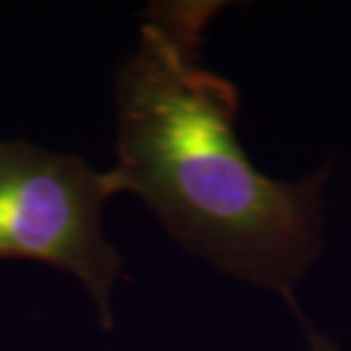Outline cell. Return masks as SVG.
<instances>
[{
    "instance_id": "1",
    "label": "cell",
    "mask_w": 351,
    "mask_h": 351,
    "mask_svg": "<svg viewBox=\"0 0 351 351\" xmlns=\"http://www.w3.org/2000/svg\"><path fill=\"white\" fill-rule=\"evenodd\" d=\"M217 3L153 5L117 75V173L182 249L283 294L322 254L328 167L299 180L256 169L240 146V94L201 64Z\"/></svg>"
},
{
    "instance_id": "2",
    "label": "cell",
    "mask_w": 351,
    "mask_h": 351,
    "mask_svg": "<svg viewBox=\"0 0 351 351\" xmlns=\"http://www.w3.org/2000/svg\"><path fill=\"white\" fill-rule=\"evenodd\" d=\"M121 192L114 171L21 139L0 142V258L37 261L71 274L112 328V290L123 261L103 235V208Z\"/></svg>"
},
{
    "instance_id": "3",
    "label": "cell",
    "mask_w": 351,
    "mask_h": 351,
    "mask_svg": "<svg viewBox=\"0 0 351 351\" xmlns=\"http://www.w3.org/2000/svg\"><path fill=\"white\" fill-rule=\"evenodd\" d=\"M301 324H304V331H306V342H308V351H342L335 342L328 338V335L319 333L311 322H306V317L297 311Z\"/></svg>"
}]
</instances>
